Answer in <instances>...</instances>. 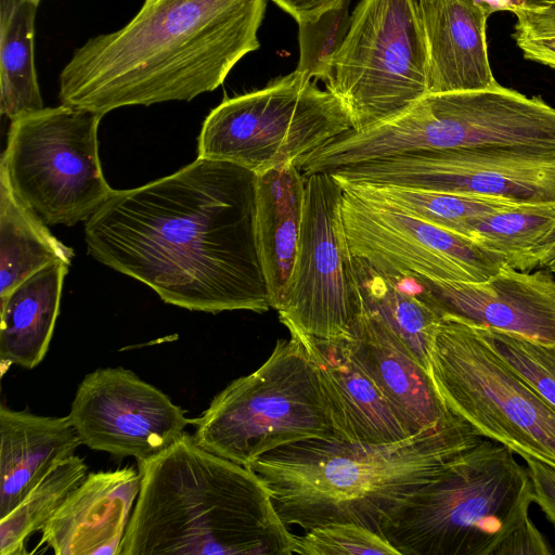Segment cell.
<instances>
[{"label":"cell","mask_w":555,"mask_h":555,"mask_svg":"<svg viewBox=\"0 0 555 555\" xmlns=\"http://www.w3.org/2000/svg\"><path fill=\"white\" fill-rule=\"evenodd\" d=\"M82 444L69 416L0 408V518Z\"/></svg>","instance_id":"obj_21"},{"label":"cell","mask_w":555,"mask_h":555,"mask_svg":"<svg viewBox=\"0 0 555 555\" xmlns=\"http://www.w3.org/2000/svg\"><path fill=\"white\" fill-rule=\"evenodd\" d=\"M352 129L344 104L304 74L223 100L203 122L197 157L228 162L255 175L297 165Z\"/></svg>","instance_id":"obj_8"},{"label":"cell","mask_w":555,"mask_h":555,"mask_svg":"<svg viewBox=\"0 0 555 555\" xmlns=\"http://www.w3.org/2000/svg\"><path fill=\"white\" fill-rule=\"evenodd\" d=\"M256 237L270 306L283 305L297 257L306 177L295 164L256 175Z\"/></svg>","instance_id":"obj_22"},{"label":"cell","mask_w":555,"mask_h":555,"mask_svg":"<svg viewBox=\"0 0 555 555\" xmlns=\"http://www.w3.org/2000/svg\"><path fill=\"white\" fill-rule=\"evenodd\" d=\"M522 272L555 258V203H517L470 221L462 232Z\"/></svg>","instance_id":"obj_25"},{"label":"cell","mask_w":555,"mask_h":555,"mask_svg":"<svg viewBox=\"0 0 555 555\" xmlns=\"http://www.w3.org/2000/svg\"><path fill=\"white\" fill-rule=\"evenodd\" d=\"M361 309L389 332L427 371L434 331L441 315L411 278L383 273L353 256Z\"/></svg>","instance_id":"obj_24"},{"label":"cell","mask_w":555,"mask_h":555,"mask_svg":"<svg viewBox=\"0 0 555 555\" xmlns=\"http://www.w3.org/2000/svg\"><path fill=\"white\" fill-rule=\"evenodd\" d=\"M69 266H46L0 298L2 366L34 369L44 358L60 312Z\"/></svg>","instance_id":"obj_23"},{"label":"cell","mask_w":555,"mask_h":555,"mask_svg":"<svg viewBox=\"0 0 555 555\" xmlns=\"http://www.w3.org/2000/svg\"><path fill=\"white\" fill-rule=\"evenodd\" d=\"M34 0H0V113L13 120L43 108L35 64Z\"/></svg>","instance_id":"obj_27"},{"label":"cell","mask_w":555,"mask_h":555,"mask_svg":"<svg viewBox=\"0 0 555 555\" xmlns=\"http://www.w3.org/2000/svg\"><path fill=\"white\" fill-rule=\"evenodd\" d=\"M300 555H400L384 537L353 522H330L305 531L298 537Z\"/></svg>","instance_id":"obj_32"},{"label":"cell","mask_w":555,"mask_h":555,"mask_svg":"<svg viewBox=\"0 0 555 555\" xmlns=\"http://www.w3.org/2000/svg\"><path fill=\"white\" fill-rule=\"evenodd\" d=\"M428 61V93L500 85L491 70L488 15L473 0H417Z\"/></svg>","instance_id":"obj_19"},{"label":"cell","mask_w":555,"mask_h":555,"mask_svg":"<svg viewBox=\"0 0 555 555\" xmlns=\"http://www.w3.org/2000/svg\"><path fill=\"white\" fill-rule=\"evenodd\" d=\"M140 491L120 555H292L298 537L249 467L184 433L138 461Z\"/></svg>","instance_id":"obj_4"},{"label":"cell","mask_w":555,"mask_h":555,"mask_svg":"<svg viewBox=\"0 0 555 555\" xmlns=\"http://www.w3.org/2000/svg\"><path fill=\"white\" fill-rule=\"evenodd\" d=\"M315 370L340 439L385 444L412 434L408 424L356 358L348 340H326L289 330Z\"/></svg>","instance_id":"obj_17"},{"label":"cell","mask_w":555,"mask_h":555,"mask_svg":"<svg viewBox=\"0 0 555 555\" xmlns=\"http://www.w3.org/2000/svg\"><path fill=\"white\" fill-rule=\"evenodd\" d=\"M343 195V186L331 172L306 177L297 257L286 298L278 310L288 331L326 340H348L361 312L341 214Z\"/></svg>","instance_id":"obj_11"},{"label":"cell","mask_w":555,"mask_h":555,"mask_svg":"<svg viewBox=\"0 0 555 555\" xmlns=\"http://www.w3.org/2000/svg\"><path fill=\"white\" fill-rule=\"evenodd\" d=\"M331 173L344 184L555 203V150L492 146L414 151L344 166Z\"/></svg>","instance_id":"obj_12"},{"label":"cell","mask_w":555,"mask_h":555,"mask_svg":"<svg viewBox=\"0 0 555 555\" xmlns=\"http://www.w3.org/2000/svg\"><path fill=\"white\" fill-rule=\"evenodd\" d=\"M547 268L553 274H555V258L548 263Z\"/></svg>","instance_id":"obj_37"},{"label":"cell","mask_w":555,"mask_h":555,"mask_svg":"<svg viewBox=\"0 0 555 555\" xmlns=\"http://www.w3.org/2000/svg\"><path fill=\"white\" fill-rule=\"evenodd\" d=\"M532 503L527 468L483 438L412 496L382 537L400 555H494Z\"/></svg>","instance_id":"obj_5"},{"label":"cell","mask_w":555,"mask_h":555,"mask_svg":"<svg viewBox=\"0 0 555 555\" xmlns=\"http://www.w3.org/2000/svg\"><path fill=\"white\" fill-rule=\"evenodd\" d=\"M477 328L490 346L555 408V345L498 330Z\"/></svg>","instance_id":"obj_31"},{"label":"cell","mask_w":555,"mask_h":555,"mask_svg":"<svg viewBox=\"0 0 555 555\" xmlns=\"http://www.w3.org/2000/svg\"><path fill=\"white\" fill-rule=\"evenodd\" d=\"M102 117L61 103L11 120L0 176L46 224L87 221L113 193L99 157Z\"/></svg>","instance_id":"obj_9"},{"label":"cell","mask_w":555,"mask_h":555,"mask_svg":"<svg viewBox=\"0 0 555 555\" xmlns=\"http://www.w3.org/2000/svg\"><path fill=\"white\" fill-rule=\"evenodd\" d=\"M427 372L447 410L483 438L555 467V408L490 346L476 325L441 315Z\"/></svg>","instance_id":"obj_7"},{"label":"cell","mask_w":555,"mask_h":555,"mask_svg":"<svg viewBox=\"0 0 555 555\" xmlns=\"http://www.w3.org/2000/svg\"><path fill=\"white\" fill-rule=\"evenodd\" d=\"M413 280L440 315L555 345V278L550 270L522 272L505 266L480 283Z\"/></svg>","instance_id":"obj_16"},{"label":"cell","mask_w":555,"mask_h":555,"mask_svg":"<svg viewBox=\"0 0 555 555\" xmlns=\"http://www.w3.org/2000/svg\"><path fill=\"white\" fill-rule=\"evenodd\" d=\"M68 416L82 444L137 461L160 453L195 422L167 395L121 366L86 375Z\"/></svg>","instance_id":"obj_15"},{"label":"cell","mask_w":555,"mask_h":555,"mask_svg":"<svg viewBox=\"0 0 555 555\" xmlns=\"http://www.w3.org/2000/svg\"><path fill=\"white\" fill-rule=\"evenodd\" d=\"M326 88L346 107L353 130L390 119L427 94L417 0H361Z\"/></svg>","instance_id":"obj_10"},{"label":"cell","mask_w":555,"mask_h":555,"mask_svg":"<svg viewBox=\"0 0 555 555\" xmlns=\"http://www.w3.org/2000/svg\"><path fill=\"white\" fill-rule=\"evenodd\" d=\"M140 482L132 467L88 474L41 529L39 545L56 555H120Z\"/></svg>","instance_id":"obj_18"},{"label":"cell","mask_w":555,"mask_h":555,"mask_svg":"<svg viewBox=\"0 0 555 555\" xmlns=\"http://www.w3.org/2000/svg\"><path fill=\"white\" fill-rule=\"evenodd\" d=\"M483 437L451 414L439 424L385 444L307 439L266 453L249 468L271 492L287 526L330 522L383 529L421 489Z\"/></svg>","instance_id":"obj_3"},{"label":"cell","mask_w":555,"mask_h":555,"mask_svg":"<svg viewBox=\"0 0 555 555\" xmlns=\"http://www.w3.org/2000/svg\"><path fill=\"white\" fill-rule=\"evenodd\" d=\"M350 0H339L319 15L298 21L299 60L295 70L308 78L331 79L335 57L350 27Z\"/></svg>","instance_id":"obj_30"},{"label":"cell","mask_w":555,"mask_h":555,"mask_svg":"<svg viewBox=\"0 0 555 555\" xmlns=\"http://www.w3.org/2000/svg\"><path fill=\"white\" fill-rule=\"evenodd\" d=\"M87 475L88 466L78 455L57 463L13 511L0 518V555L27 554L26 540L41 531Z\"/></svg>","instance_id":"obj_28"},{"label":"cell","mask_w":555,"mask_h":555,"mask_svg":"<svg viewBox=\"0 0 555 555\" xmlns=\"http://www.w3.org/2000/svg\"><path fill=\"white\" fill-rule=\"evenodd\" d=\"M488 16L495 12L508 11L516 13L522 10H530L543 7L552 0H473Z\"/></svg>","instance_id":"obj_36"},{"label":"cell","mask_w":555,"mask_h":555,"mask_svg":"<svg viewBox=\"0 0 555 555\" xmlns=\"http://www.w3.org/2000/svg\"><path fill=\"white\" fill-rule=\"evenodd\" d=\"M266 0H144L120 29L90 38L60 74L62 104L104 116L191 101L260 46Z\"/></svg>","instance_id":"obj_2"},{"label":"cell","mask_w":555,"mask_h":555,"mask_svg":"<svg viewBox=\"0 0 555 555\" xmlns=\"http://www.w3.org/2000/svg\"><path fill=\"white\" fill-rule=\"evenodd\" d=\"M349 185L356 186L370 196L388 202L422 220L461 235L464 228L474 219L514 203L501 197L404 186Z\"/></svg>","instance_id":"obj_29"},{"label":"cell","mask_w":555,"mask_h":555,"mask_svg":"<svg viewBox=\"0 0 555 555\" xmlns=\"http://www.w3.org/2000/svg\"><path fill=\"white\" fill-rule=\"evenodd\" d=\"M74 251L14 194L0 176V298L54 262L70 266Z\"/></svg>","instance_id":"obj_26"},{"label":"cell","mask_w":555,"mask_h":555,"mask_svg":"<svg viewBox=\"0 0 555 555\" xmlns=\"http://www.w3.org/2000/svg\"><path fill=\"white\" fill-rule=\"evenodd\" d=\"M535 502L555 527V467L534 457H522Z\"/></svg>","instance_id":"obj_34"},{"label":"cell","mask_w":555,"mask_h":555,"mask_svg":"<svg viewBox=\"0 0 555 555\" xmlns=\"http://www.w3.org/2000/svg\"><path fill=\"white\" fill-rule=\"evenodd\" d=\"M340 185L341 214L351 253L383 273L480 283L506 266L501 255L466 236L422 220L353 185Z\"/></svg>","instance_id":"obj_13"},{"label":"cell","mask_w":555,"mask_h":555,"mask_svg":"<svg viewBox=\"0 0 555 555\" xmlns=\"http://www.w3.org/2000/svg\"><path fill=\"white\" fill-rule=\"evenodd\" d=\"M35 2L39 3L41 0H34Z\"/></svg>","instance_id":"obj_38"},{"label":"cell","mask_w":555,"mask_h":555,"mask_svg":"<svg viewBox=\"0 0 555 555\" xmlns=\"http://www.w3.org/2000/svg\"><path fill=\"white\" fill-rule=\"evenodd\" d=\"M399 138L410 152L528 146L555 150V108L498 85L427 93L404 111Z\"/></svg>","instance_id":"obj_14"},{"label":"cell","mask_w":555,"mask_h":555,"mask_svg":"<svg viewBox=\"0 0 555 555\" xmlns=\"http://www.w3.org/2000/svg\"><path fill=\"white\" fill-rule=\"evenodd\" d=\"M257 176L197 157L177 172L114 190L85 221L88 254L192 311H268L256 237Z\"/></svg>","instance_id":"obj_1"},{"label":"cell","mask_w":555,"mask_h":555,"mask_svg":"<svg viewBox=\"0 0 555 555\" xmlns=\"http://www.w3.org/2000/svg\"><path fill=\"white\" fill-rule=\"evenodd\" d=\"M297 22L311 18L333 7L339 0H273Z\"/></svg>","instance_id":"obj_35"},{"label":"cell","mask_w":555,"mask_h":555,"mask_svg":"<svg viewBox=\"0 0 555 555\" xmlns=\"http://www.w3.org/2000/svg\"><path fill=\"white\" fill-rule=\"evenodd\" d=\"M348 341L356 358L412 434L433 427L452 414L437 395L428 372L362 309Z\"/></svg>","instance_id":"obj_20"},{"label":"cell","mask_w":555,"mask_h":555,"mask_svg":"<svg viewBox=\"0 0 555 555\" xmlns=\"http://www.w3.org/2000/svg\"><path fill=\"white\" fill-rule=\"evenodd\" d=\"M515 16L512 38L524 57L555 69V0Z\"/></svg>","instance_id":"obj_33"},{"label":"cell","mask_w":555,"mask_h":555,"mask_svg":"<svg viewBox=\"0 0 555 555\" xmlns=\"http://www.w3.org/2000/svg\"><path fill=\"white\" fill-rule=\"evenodd\" d=\"M204 449L249 467L281 447L339 438L300 340L279 339L266 362L231 382L194 422Z\"/></svg>","instance_id":"obj_6"}]
</instances>
